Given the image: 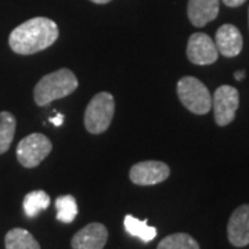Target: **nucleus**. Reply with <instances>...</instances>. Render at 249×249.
I'll return each mask as SVG.
<instances>
[{
    "label": "nucleus",
    "instance_id": "4468645a",
    "mask_svg": "<svg viewBox=\"0 0 249 249\" xmlns=\"http://www.w3.org/2000/svg\"><path fill=\"white\" fill-rule=\"evenodd\" d=\"M124 230L130 235L140 238L142 242H150L157 237V229L148 226L147 220H139L132 214L124 216Z\"/></svg>",
    "mask_w": 249,
    "mask_h": 249
},
{
    "label": "nucleus",
    "instance_id": "0eeeda50",
    "mask_svg": "<svg viewBox=\"0 0 249 249\" xmlns=\"http://www.w3.org/2000/svg\"><path fill=\"white\" fill-rule=\"evenodd\" d=\"M170 169L160 160H142L132 166L129 178L137 186H154L169 178Z\"/></svg>",
    "mask_w": 249,
    "mask_h": 249
},
{
    "label": "nucleus",
    "instance_id": "f03ea898",
    "mask_svg": "<svg viewBox=\"0 0 249 249\" xmlns=\"http://www.w3.org/2000/svg\"><path fill=\"white\" fill-rule=\"evenodd\" d=\"M78 88V79L75 73L68 68L45 75L36 83L34 89V100L39 107L50 104L54 100L64 98L72 94Z\"/></svg>",
    "mask_w": 249,
    "mask_h": 249
},
{
    "label": "nucleus",
    "instance_id": "ddd939ff",
    "mask_svg": "<svg viewBox=\"0 0 249 249\" xmlns=\"http://www.w3.org/2000/svg\"><path fill=\"white\" fill-rule=\"evenodd\" d=\"M6 249H40L39 242L34 235L24 229H13L4 238Z\"/></svg>",
    "mask_w": 249,
    "mask_h": 249
},
{
    "label": "nucleus",
    "instance_id": "5701e85b",
    "mask_svg": "<svg viewBox=\"0 0 249 249\" xmlns=\"http://www.w3.org/2000/svg\"><path fill=\"white\" fill-rule=\"evenodd\" d=\"M248 13H249V11H248Z\"/></svg>",
    "mask_w": 249,
    "mask_h": 249
},
{
    "label": "nucleus",
    "instance_id": "2eb2a0df",
    "mask_svg": "<svg viewBox=\"0 0 249 249\" xmlns=\"http://www.w3.org/2000/svg\"><path fill=\"white\" fill-rule=\"evenodd\" d=\"M17 127V121L9 111L0 112V155L9 151L11 142L14 140Z\"/></svg>",
    "mask_w": 249,
    "mask_h": 249
},
{
    "label": "nucleus",
    "instance_id": "dca6fc26",
    "mask_svg": "<svg viewBox=\"0 0 249 249\" xmlns=\"http://www.w3.org/2000/svg\"><path fill=\"white\" fill-rule=\"evenodd\" d=\"M24 212L28 217H35L50 205V196L43 190H35L28 193L24 198Z\"/></svg>",
    "mask_w": 249,
    "mask_h": 249
},
{
    "label": "nucleus",
    "instance_id": "9d476101",
    "mask_svg": "<svg viewBox=\"0 0 249 249\" xmlns=\"http://www.w3.org/2000/svg\"><path fill=\"white\" fill-rule=\"evenodd\" d=\"M227 235L237 248L249 245V205H241L232 212L227 224Z\"/></svg>",
    "mask_w": 249,
    "mask_h": 249
},
{
    "label": "nucleus",
    "instance_id": "9b49d317",
    "mask_svg": "<svg viewBox=\"0 0 249 249\" xmlns=\"http://www.w3.org/2000/svg\"><path fill=\"white\" fill-rule=\"evenodd\" d=\"M214 45L217 47V52L224 57L231 58V57L238 55L242 50V45H244L240 29L231 24L222 25L216 32Z\"/></svg>",
    "mask_w": 249,
    "mask_h": 249
},
{
    "label": "nucleus",
    "instance_id": "a211bd4d",
    "mask_svg": "<svg viewBox=\"0 0 249 249\" xmlns=\"http://www.w3.org/2000/svg\"><path fill=\"white\" fill-rule=\"evenodd\" d=\"M157 249H199V244L186 232H176L165 237Z\"/></svg>",
    "mask_w": 249,
    "mask_h": 249
},
{
    "label": "nucleus",
    "instance_id": "f3484780",
    "mask_svg": "<svg viewBox=\"0 0 249 249\" xmlns=\"http://www.w3.org/2000/svg\"><path fill=\"white\" fill-rule=\"evenodd\" d=\"M57 220L65 224L72 223L78 216V204L72 196H61L55 199Z\"/></svg>",
    "mask_w": 249,
    "mask_h": 249
},
{
    "label": "nucleus",
    "instance_id": "7ed1b4c3",
    "mask_svg": "<svg viewBox=\"0 0 249 249\" xmlns=\"http://www.w3.org/2000/svg\"><path fill=\"white\" fill-rule=\"evenodd\" d=\"M178 96L181 104L196 115H205L212 109L211 91L194 76H184L178 80Z\"/></svg>",
    "mask_w": 249,
    "mask_h": 249
},
{
    "label": "nucleus",
    "instance_id": "6ab92c4d",
    "mask_svg": "<svg viewBox=\"0 0 249 249\" xmlns=\"http://www.w3.org/2000/svg\"><path fill=\"white\" fill-rule=\"evenodd\" d=\"M247 0H223V3L229 7H238L241 4H244Z\"/></svg>",
    "mask_w": 249,
    "mask_h": 249
},
{
    "label": "nucleus",
    "instance_id": "412c9836",
    "mask_svg": "<svg viewBox=\"0 0 249 249\" xmlns=\"http://www.w3.org/2000/svg\"><path fill=\"white\" fill-rule=\"evenodd\" d=\"M234 78H235V80H244V78H245V71H237L234 72Z\"/></svg>",
    "mask_w": 249,
    "mask_h": 249
},
{
    "label": "nucleus",
    "instance_id": "f8f14e48",
    "mask_svg": "<svg viewBox=\"0 0 249 249\" xmlns=\"http://www.w3.org/2000/svg\"><path fill=\"white\" fill-rule=\"evenodd\" d=\"M188 19L194 27H205L219 14V0H188Z\"/></svg>",
    "mask_w": 249,
    "mask_h": 249
},
{
    "label": "nucleus",
    "instance_id": "20e7f679",
    "mask_svg": "<svg viewBox=\"0 0 249 249\" xmlns=\"http://www.w3.org/2000/svg\"><path fill=\"white\" fill-rule=\"evenodd\" d=\"M115 112L114 96L107 91L97 93L85 111V126L91 134L104 133L112 122Z\"/></svg>",
    "mask_w": 249,
    "mask_h": 249
},
{
    "label": "nucleus",
    "instance_id": "39448f33",
    "mask_svg": "<svg viewBox=\"0 0 249 249\" xmlns=\"http://www.w3.org/2000/svg\"><path fill=\"white\" fill-rule=\"evenodd\" d=\"M53 144L42 133H31L24 137L17 145L18 162L28 169L40 165L52 152Z\"/></svg>",
    "mask_w": 249,
    "mask_h": 249
},
{
    "label": "nucleus",
    "instance_id": "f257e3e1",
    "mask_svg": "<svg viewBox=\"0 0 249 249\" xmlns=\"http://www.w3.org/2000/svg\"><path fill=\"white\" fill-rule=\"evenodd\" d=\"M58 25L53 19L35 17L14 28L9 36V45L14 53L29 55L46 50L58 39Z\"/></svg>",
    "mask_w": 249,
    "mask_h": 249
},
{
    "label": "nucleus",
    "instance_id": "aec40b11",
    "mask_svg": "<svg viewBox=\"0 0 249 249\" xmlns=\"http://www.w3.org/2000/svg\"><path fill=\"white\" fill-rule=\"evenodd\" d=\"M49 121H50L52 124H55V126H61L62 122H64V115H62V114H57L54 118H50Z\"/></svg>",
    "mask_w": 249,
    "mask_h": 249
},
{
    "label": "nucleus",
    "instance_id": "6e6552de",
    "mask_svg": "<svg viewBox=\"0 0 249 249\" xmlns=\"http://www.w3.org/2000/svg\"><path fill=\"white\" fill-rule=\"evenodd\" d=\"M187 57L196 65H211L217 61L219 52L211 36L196 32L188 39Z\"/></svg>",
    "mask_w": 249,
    "mask_h": 249
},
{
    "label": "nucleus",
    "instance_id": "1a4fd4ad",
    "mask_svg": "<svg viewBox=\"0 0 249 249\" xmlns=\"http://www.w3.org/2000/svg\"><path fill=\"white\" fill-rule=\"evenodd\" d=\"M107 240V227L101 223H90L73 235L71 245L72 249H103Z\"/></svg>",
    "mask_w": 249,
    "mask_h": 249
},
{
    "label": "nucleus",
    "instance_id": "423d86ee",
    "mask_svg": "<svg viewBox=\"0 0 249 249\" xmlns=\"http://www.w3.org/2000/svg\"><path fill=\"white\" fill-rule=\"evenodd\" d=\"M212 107L214 112V121L219 126H227L234 121L235 112L240 107V93L238 90L229 85L217 88L212 97Z\"/></svg>",
    "mask_w": 249,
    "mask_h": 249
},
{
    "label": "nucleus",
    "instance_id": "4be33fe9",
    "mask_svg": "<svg viewBox=\"0 0 249 249\" xmlns=\"http://www.w3.org/2000/svg\"><path fill=\"white\" fill-rule=\"evenodd\" d=\"M90 1H93V3H96V4H107L111 0H90Z\"/></svg>",
    "mask_w": 249,
    "mask_h": 249
}]
</instances>
